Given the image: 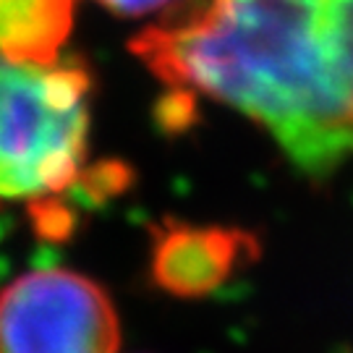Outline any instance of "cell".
Returning <instances> with one entry per match:
<instances>
[{
    "mask_svg": "<svg viewBox=\"0 0 353 353\" xmlns=\"http://www.w3.org/2000/svg\"><path fill=\"white\" fill-rule=\"evenodd\" d=\"M254 243L243 230L217 225H163L152 246V278L176 296L220 288Z\"/></svg>",
    "mask_w": 353,
    "mask_h": 353,
    "instance_id": "cell-4",
    "label": "cell"
},
{
    "mask_svg": "<svg viewBox=\"0 0 353 353\" xmlns=\"http://www.w3.org/2000/svg\"><path fill=\"white\" fill-rule=\"evenodd\" d=\"M134 52L165 84L246 115L309 176L353 157V0H204Z\"/></svg>",
    "mask_w": 353,
    "mask_h": 353,
    "instance_id": "cell-1",
    "label": "cell"
},
{
    "mask_svg": "<svg viewBox=\"0 0 353 353\" xmlns=\"http://www.w3.org/2000/svg\"><path fill=\"white\" fill-rule=\"evenodd\" d=\"M89 87L79 63L0 55V202H29L74 183L87 154Z\"/></svg>",
    "mask_w": 353,
    "mask_h": 353,
    "instance_id": "cell-2",
    "label": "cell"
},
{
    "mask_svg": "<svg viewBox=\"0 0 353 353\" xmlns=\"http://www.w3.org/2000/svg\"><path fill=\"white\" fill-rule=\"evenodd\" d=\"M76 0H0V55L24 63L61 61Z\"/></svg>",
    "mask_w": 353,
    "mask_h": 353,
    "instance_id": "cell-5",
    "label": "cell"
},
{
    "mask_svg": "<svg viewBox=\"0 0 353 353\" xmlns=\"http://www.w3.org/2000/svg\"><path fill=\"white\" fill-rule=\"evenodd\" d=\"M105 8L121 13V16H150L170 8L178 0H100Z\"/></svg>",
    "mask_w": 353,
    "mask_h": 353,
    "instance_id": "cell-6",
    "label": "cell"
},
{
    "mask_svg": "<svg viewBox=\"0 0 353 353\" xmlns=\"http://www.w3.org/2000/svg\"><path fill=\"white\" fill-rule=\"evenodd\" d=\"M121 325L92 278L45 267L0 290V353H118Z\"/></svg>",
    "mask_w": 353,
    "mask_h": 353,
    "instance_id": "cell-3",
    "label": "cell"
}]
</instances>
